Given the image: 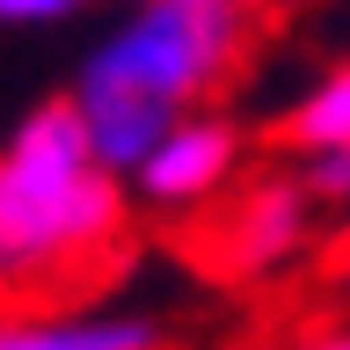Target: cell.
<instances>
[{"label":"cell","instance_id":"7","mask_svg":"<svg viewBox=\"0 0 350 350\" xmlns=\"http://www.w3.org/2000/svg\"><path fill=\"white\" fill-rule=\"evenodd\" d=\"M103 8V0H0V37H44V29H73Z\"/></svg>","mask_w":350,"mask_h":350},{"label":"cell","instance_id":"1","mask_svg":"<svg viewBox=\"0 0 350 350\" xmlns=\"http://www.w3.org/2000/svg\"><path fill=\"white\" fill-rule=\"evenodd\" d=\"M131 183L88 139L73 95L22 109L0 131V306L73 299L124 256Z\"/></svg>","mask_w":350,"mask_h":350},{"label":"cell","instance_id":"3","mask_svg":"<svg viewBox=\"0 0 350 350\" xmlns=\"http://www.w3.org/2000/svg\"><path fill=\"white\" fill-rule=\"evenodd\" d=\"M321 212H328V204L306 190V175L284 161V168H248L234 183V197H219L197 226H204V256H212V270L256 284V278L292 270V262L314 248Z\"/></svg>","mask_w":350,"mask_h":350},{"label":"cell","instance_id":"2","mask_svg":"<svg viewBox=\"0 0 350 350\" xmlns=\"http://www.w3.org/2000/svg\"><path fill=\"white\" fill-rule=\"evenodd\" d=\"M262 15L219 8V0H117V15L88 37L73 66V109L88 139L117 175L139 168V153L248 66Z\"/></svg>","mask_w":350,"mask_h":350},{"label":"cell","instance_id":"8","mask_svg":"<svg viewBox=\"0 0 350 350\" xmlns=\"http://www.w3.org/2000/svg\"><path fill=\"white\" fill-rule=\"evenodd\" d=\"M292 168L306 175V190L321 197L328 212H350V146H314V153H292Z\"/></svg>","mask_w":350,"mask_h":350},{"label":"cell","instance_id":"9","mask_svg":"<svg viewBox=\"0 0 350 350\" xmlns=\"http://www.w3.org/2000/svg\"><path fill=\"white\" fill-rule=\"evenodd\" d=\"M284 350H350V328H321V336H299V343Z\"/></svg>","mask_w":350,"mask_h":350},{"label":"cell","instance_id":"10","mask_svg":"<svg viewBox=\"0 0 350 350\" xmlns=\"http://www.w3.org/2000/svg\"><path fill=\"white\" fill-rule=\"evenodd\" d=\"M336 284L350 292V226H343V248H336Z\"/></svg>","mask_w":350,"mask_h":350},{"label":"cell","instance_id":"11","mask_svg":"<svg viewBox=\"0 0 350 350\" xmlns=\"http://www.w3.org/2000/svg\"><path fill=\"white\" fill-rule=\"evenodd\" d=\"M219 8H241V15H270L278 0H219Z\"/></svg>","mask_w":350,"mask_h":350},{"label":"cell","instance_id":"6","mask_svg":"<svg viewBox=\"0 0 350 350\" xmlns=\"http://www.w3.org/2000/svg\"><path fill=\"white\" fill-rule=\"evenodd\" d=\"M278 146L284 153H314V146H350V59L321 66L314 81L278 109Z\"/></svg>","mask_w":350,"mask_h":350},{"label":"cell","instance_id":"5","mask_svg":"<svg viewBox=\"0 0 350 350\" xmlns=\"http://www.w3.org/2000/svg\"><path fill=\"white\" fill-rule=\"evenodd\" d=\"M0 350H175V328L146 306L22 299L0 306Z\"/></svg>","mask_w":350,"mask_h":350},{"label":"cell","instance_id":"4","mask_svg":"<svg viewBox=\"0 0 350 350\" xmlns=\"http://www.w3.org/2000/svg\"><path fill=\"white\" fill-rule=\"evenodd\" d=\"M248 175V139L226 109H190L175 117L146 153L139 168L124 175L131 204L153 219H204L219 197H234V183Z\"/></svg>","mask_w":350,"mask_h":350}]
</instances>
